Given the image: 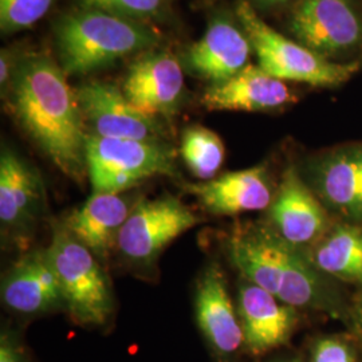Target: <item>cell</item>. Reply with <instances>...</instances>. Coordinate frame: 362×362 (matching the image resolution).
Returning a JSON list of instances; mask_svg holds the SVG:
<instances>
[{
	"label": "cell",
	"mask_w": 362,
	"mask_h": 362,
	"mask_svg": "<svg viewBox=\"0 0 362 362\" xmlns=\"http://www.w3.org/2000/svg\"><path fill=\"white\" fill-rule=\"evenodd\" d=\"M52 57L27 54L13 69L7 86L13 118L52 164L69 179L88 175V132L73 89Z\"/></svg>",
	"instance_id": "6da1fadb"
},
{
	"label": "cell",
	"mask_w": 362,
	"mask_h": 362,
	"mask_svg": "<svg viewBox=\"0 0 362 362\" xmlns=\"http://www.w3.org/2000/svg\"><path fill=\"white\" fill-rule=\"evenodd\" d=\"M224 251L247 282L296 309H326L327 290L305 250L269 226L243 224L227 235Z\"/></svg>",
	"instance_id": "7a4b0ae2"
},
{
	"label": "cell",
	"mask_w": 362,
	"mask_h": 362,
	"mask_svg": "<svg viewBox=\"0 0 362 362\" xmlns=\"http://www.w3.org/2000/svg\"><path fill=\"white\" fill-rule=\"evenodd\" d=\"M55 42L66 76H85L134 52L153 49L158 37L139 21L82 8L58 21Z\"/></svg>",
	"instance_id": "3957f363"
},
{
	"label": "cell",
	"mask_w": 362,
	"mask_h": 362,
	"mask_svg": "<svg viewBox=\"0 0 362 362\" xmlns=\"http://www.w3.org/2000/svg\"><path fill=\"white\" fill-rule=\"evenodd\" d=\"M46 251L71 320L79 326H104L112 317L115 302L100 260L62 223L52 226V243Z\"/></svg>",
	"instance_id": "277c9868"
},
{
	"label": "cell",
	"mask_w": 362,
	"mask_h": 362,
	"mask_svg": "<svg viewBox=\"0 0 362 362\" xmlns=\"http://www.w3.org/2000/svg\"><path fill=\"white\" fill-rule=\"evenodd\" d=\"M238 18L258 57L259 66L284 82L338 86L360 70L358 62L336 64L302 43L286 38L269 26L246 0L238 6Z\"/></svg>",
	"instance_id": "5b68a950"
},
{
	"label": "cell",
	"mask_w": 362,
	"mask_h": 362,
	"mask_svg": "<svg viewBox=\"0 0 362 362\" xmlns=\"http://www.w3.org/2000/svg\"><path fill=\"white\" fill-rule=\"evenodd\" d=\"M86 165L93 194H124L153 176L179 175L176 151L167 141L88 134Z\"/></svg>",
	"instance_id": "8992f818"
},
{
	"label": "cell",
	"mask_w": 362,
	"mask_h": 362,
	"mask_svg": "<svg viewBox=\"0 0 362 362\" xmlns=\"http://www.w3.org/2000/svg\"><path fill=\"white\" fill-rule=\"evenodd\" d=\"M200 221L177 197L140 199L119 233L116 250L133 267H153L175 239Z\"/></svg>",
	"instance_id": "52a82bcc"
},
{
	"label": "cell",
	"mask_w": 362,
	"mask_h": 362,
	"mask_svg": "<svg viewBox=\"0 0 362 362\" xmlns=\"http://www.w3.org/2000/svg\"><path fill=\"white\" fill-rule=\"evenodd\" d=\"M88 134L104 139L165 141V128L157 117L130 104L122 89L104 81H90L76 89Z\"/></svg>",
	"instance_id": "ba28073f"
},
{
	"label": "cell",
	"mask_w": 362,
	"mask_h": 362,
	"mask_svg": "<svg viewBox=\"0 0 362 362\" xmlns=\"http://www.w3.org/2000/svg\"><path fill=\"white\" fill-rule=\"evenodd\" d=\"M290 28L299 43L324 57L362 45V18L350 0H299Z\"/></svg>",
	"instance_id": "9c48e42d"
},
{
	"label": "cell",
	"mask_w": 362,
	"mask_h": 362,
	"mask_svg": "<svg viewBox=\"0 0 362 362\" xmlns=\"http://www.w3.org/2000/svg\"><path fill=\"white\" fill-rule=\"evenodd\" d=\"M46 208L39 172L21 156L3 148L0 156V226L3 238L27 240Z\"/></svg>",
	"instance_id": "30bf717a"
},
{
	"label": "cell",
	"mask_w": 362,
	"mask_h": 362,
	"mask_svg": "<svg viewBox=\"0 0 362 362\" xmlns=\"http://www.w3.org/2000/svg\"><path fill=\"white\" fill-rule=\"evenodd\" d=\"M197 326L218 362H233L245 349V334L219 267L202 274L194 297Z\"/></svg>",
	"instance_id": "8fae6325"
},
{
	"label": "cell",
	"mask_w": 362,
	"mask_h": 362,
	"mask_svg": "<svg viewBox=\"0 0 362 362\" xmlns=\"http://www.w3.org/2000/svg\"><path fill=\"white\" fill-rule=\"evenodd\" d=\"M130 104L153 117L173 116L184 94V73L168 52H149L130 66L122 83Z\"/></svg>",
	"instance_id": "7c38bea8"
},
{
	"label": "cell",
	"mask_w": 362,
	"mask_h": 362,
	"mask_svg": "<svg viewBox=\"0 0 362 362\" xmlns=\"http://www.w3.org/2000/svg\"><path fill=\"white\" fill-rule=\"evenodd\" d=\"M238 314L245 334V350L252 357L285 346L297 329L296 308L250 282L239 288Z\"/></svg>",
	"instance_id": "4fadbf2b"
},
{
	"label": "cell",
	"mask_w": 362,
	"mask_h": 362,
	"mask_svg": "<svg viewBox=\"0 0 362 362\" xmlns=\"http://www.w3.org/2000/svg\"><path fill=\"white\" fill-rule=\"evenodd\" d=\"M3 305L21 315L66 308L65 297L46 250L19 259L1 281Z\"/></svg>",
	"instance_id": "5bb4252c"
},
{
	"label": "cell",
	"mask_w": 362,
	"mask_h": 362,
	"mask_svg": "<svg viewBox=\"0 0 362 362\" xmlns=\"http://www.w3.org/2000/svg\"><path fill=\"white\" fill-rule=\"evenodd\" d=\"M269 216L272 230L302 250L317 243L327 230L324 207L293 168L286 170Z\"/></svg>",
	"instance_id": "9a60e30c"
},
{
	"label": "cell",
	"mask_w": 362,
	"mask_h": 362,
	"mask_svg": "<svg viewBox=\"0 0 362 362\" xmlns=\"http://www.w3.org/2000/svg\"><path fill=\"white\" fill-rule=\"evenodd\" d=\"M187 194L194 196L208 214L233 216L270 207L272 191L264 167L230 172L218 179L185 184Z\"/></svg>",
	"instance_id": "2e32d148"
},
{
	"label": "cell",
	"mask_w": 362,
	"mask_h": 362,
	"mask_svg": "<svg viewBox=\"0 0 362 362\" xmlns=\"http://www.w3.org/2000/svg\"><path fill=\"white\" fill-rule=\"evenodd\" d=\"M124 194H93L61 221L100 262L109 258L112 250L117 248L119 233L139 202Z\"/></svg>",
	"instance_id": "e0dca14e"
},
{
	"label": "cell",
	"mask_w": 362,
	"mask_h": 362,
	"mask_svg": "<svg viewBox=\"0 0 362 362\" xmlns=\"http://www.w3.org/2000/svg\"><path fill=\"white\" fill-rule=\"evenodd\" d=\"M286 82L272 77L260 66L247 65L227 81L212 83L202 95L207 110L267 112L293 100Z\"/></svg>",
	"instance_id": "ac0fdd59"
},
{
	"label": "cell",
	"mask_w": 362,
	"mask_h": 362,
	"mask_svg": "<svg viewBox=\"0 0 362 362\" xmlns=\"http://www.w3.org/2000/svg\"><path fill=\"white\" fill-rule=\"evenodd\" d=\"M251 49L245 31L226 19H216L187 49L184 59L194 74L218 83L246 67Z\"/></svg>",
	"instance_id": "d6986e66"
},
{
	"label": "cell",
	"mask_w": 362,
	"mask_h": 362,
	"mask_svg": "<svg viewBox=\"0 0 362 362\" xmlns=\"http://www.w3.org/2000/svg\"><path fill=\"white\" fill-rule=\"evenodd\" d=\"M325 202L353 219H362V149L342 151L326 158L318 173Z\"/></svg>",
	"instance_id": "ffe728a7"
},
{
	"label": "cell",
	"mask_w": 362,
	"mask_h": 362,
	"mask_svg": "<svg viewBox=\"0 0 362 362\" xmlns=\"http://www.w3.org/2000/svg\"><path fill=\"white\" fill-rule=\"evenodd\" d=\"M309 259L317 270L349 282H362V228L337 226L322 236Z\"/></svg>",
	"instance_id": "44dd1931"
},
{
	"label": "cell",
	"mask_w": 362,
	"mask_h": 362,
	"mask_svg": "<svg viewBox=\"0 0 362 362\" xmlns=\"http://www.w3.org/2000/svg\"><path fill=\"white\" fill-rule=\"evenodd\" d=\"M180 153L194 176L200 180L208 181L215 179L221 168L226 149L215 132L194 125L184 130Z\"/></svg>",
	"instance_id": "7402d4cb"
},
{
	"label": "cell",
	"mask_w": 362,
	"mask_h": 362,
	"mask_svg": "<svg viewBox=\"0 0 362 362\" xmlns=\"http://www.w3.org/2000/svg\"><path fill=\"white\" fill-rule=\"evenodd\" d=\"M54 0H0V28L13 34L35 25L50 10Z\"/></svg>",
	"instance_id": "603a6c76"
},
{
	"label": "cell",
	"mask_w": 362,
	"mask_h": 362,
	"mask_svg": "<svg viewBox=\"0 0 362 362\" xmlns=\"http://www.w3.org/2000/svg\"><path fill=\"white\" fill-rule=\"evenodd\" d=\"M167 0H81L82 8L98 10L132 21H143L161 13Z\"/></svg>",
	"instance_id": "cb8c5ba5"
},
{
	"label": "cell",
	"mask_w": 362,
	"mask_h": 362,
	"mask_svg": "<svg viewBox=\"0 0 362 362\" xmlns=\"http://www.w3.org/2000/svg\"><path fill=\"white\" fill-rule=\"evenodd\" d=\"M358 353L349 339L338 336L318 338L311 346L310 362H357Z\"/></svg>",
	"instance_id": "d4e9b609"
},
{
	"label": "cell",
	"mask_w": 362,
	"mask_h": 362,
	"mask_svg": "<svg viewBox=\"0 0 362 362\" xmlns=\"http://www.w3.org/2000/svg\"><path fill=\"white\" fill-rule=\"evenodd\" d=\"M0 362H31L22 337L8 326L0 333Z\"/></svg>",
	"instance_id": "484cf974"
},
{
	"label": "cell",
	"mask_w": 362,
	"mask_h": 362,
	"mask_svg": "<svg viewBox=\"0 0 362 362\" xmlns=\"http://www.w3.org/2000/svg\"><path fill=\"white\" fill-rule=\"evenodd\" d=\"M16 61L11 58V54L7 50H1V58H0V83L1 86L7 88L11 77H13V69H15Z\"/></svg>",
	"instance_id": "4316f807"
},
{
	"label": "cell",
	"mask_w": 362,
	"mask_h": 362,
	"mask_svg": "<svg viewBox=\"0 0 362 362\" xmlns=\"http://www.w3.org/2000/svg\"><path fill=\"white\" fill-rule=\"evenodd\" d=\"M354 324H356L358 333L362 336V294L358 298L356 308H354Z\"/></svg>",
	"instance_id": "83f0119b"
},
{
	"label": "cell",
	"mask_w": 362,
	"mask_h": 362,
	"mask_svg": "<svg viewBox=\"0 0 362 362\" xmlns=\"http://www.w3.org/2000/svg\"><path fill=\"white\" fill-rule=\"evenodd\" d=\"M275 362H302L299 358H285V360H279Z\"/></svg>",
	"instance_id": "f1b7e54d"
},
{
	"label": "cell",
	"mask_w": 362,
	"mask_h": 362,
	"mask_svg": "<svg viewBox=\"0 0 362 362\" xmlns=\"http://www.w3.org/2000/svg\"><path fill=\"white\" fill-rule=\"evenodd\" d=\"M260 1H266V3H278V1H284V0H260Z\"/></svg>",
	"instance_id": "f546056e"
}]
</instances>
